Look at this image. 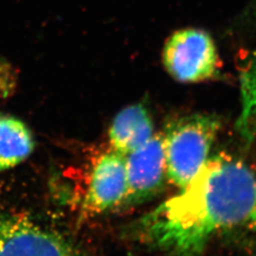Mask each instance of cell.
I'll return each instance as SVG.
<instances>
[{
  "label": "cell",
  "mask_w": 256,
  "mask_h": 256,
  "mask_svg": "<svg viewBox=\"0 0 256 256\" xmlns=\"http://www.w3.org/2000/svg\"><path fill=\"white\" fill-rule=\"evenodd\" d=\"M126 162L128 192L122 205L146 202L162 190L167 178L162 136L154 135L126 156Z\"/></svg>",
  "instance_id": "obj_6"
},
{
  "label": "cell",
  "mask_w": 256,
  "mask_h": 256,
  "mask_svg": "<svg viewBox=\"0 0 256 256\" xmlns=\"http://www.w3.org/2000/svg\"><path fill=\"white\" fill-rule=\"evenodd\" d=\"M162 59L168 74L182 82L212 78L220 68L214 39L198 28H183L173 34L165 43Z\"/></svg>",
  "instance_id": "obj_3"
},
{
  "label": "cell",
  "mask_w": 256,
  "mask_h": 256,
  "mask_svg": "<svg viewBox=\"0 0 256 256\" xmlns=\"http://www.w3.org/2000/svg\"><path fill=\"white\" fill-rule=\"evenodd\" d=\"M220 122L209 114H192L172 120L162 136L167 178L182 188L209 160Z\"/></svg>",
  "instance_id": "obj_2"
},
{
  "label": "cell",
  "mask_w": 256,
  "mask_h": 256,
  "mask_svg": "<svg viewBox=\"0 0 256 256\" xmlns=\"http://www.w3.org/2000/svg\"><path fill=\"white\" fill-rule=\"evenodd\" d=\"M0 256H88L63 234L27 216L0 212Z\"/></svg>",
  "instance_id": "obj_4"
},
{
  "label": "cell",
  "mask_w": 256,
  "mask_h": 256,
  "mask_svg": "<svg viewBox=\"0 0 256 256\" xmlns=\"http://www.w3.org/2000/svg\"><path fill=\"white\" fill-rule=\"evenodd\" d=\"M126 192V156L110 150L102 154L92 168L82 200V214L93 216L122 205Z\"/></svg>",
  "instance_id": "obj_5"
},
{
  "label": "cell",
  "mask_w": 256,
  "mask_h": 256,
  "mask_svg": "<svg viewBox=\"0 0 256 256\" xmlns=\"http://www.w3.org/2000/svg\"><path fill=\"white\" fill-rule=\"evenodd\" d=\"M180 189L130 232L170 256H196L216 234L247 220L256 202V176L242 162L220 155Z\"/></svg>",
  "instance_id": "obj_1"
},
{
  "label": "cell",
  "mask_w": 256,
  "mask_h": 256,
  "mask_svg": "<svg viewBox=\"0 0 256 256\" xmlns=\"http://www.w3.org/2000/svg\"><path fill=\"white\" fill-rule=\"evenodd\" d=\"M241 94L243 110L239 120V128L247 132L250 120L256 119V58L241 75Z\"/></svg>",
  "instance_id": "obj_9"
},
{
  "label": "cell",
  "mask_w": 256,
  "mask_h": 256,
  "mask_svg": "<svg viewBox=\"0 0 256 256\" xmlns=\"http://www.w3.org/2000/svg\"></svg>",
  "instance_id": "obj_11"
},
{
  "label": "cell",
  "mask_w": 256,
  "mask_h": 256,
  "mask_svg": "<svg viewBox=\"0 0 256 256\" xmlns=\"http://www.w3.org/2000/svg\"><path fill=\"white\" fill-rule=\"evenodd\" d=\"M34 148L32 132L22 120L0 115V171L8 170L24 162Z\"/></svg>",
  "instance_id": "obj_8"
},
{
  "label": "cell",
  "mask_w": 256,
  "mask_h": 256,
  "mask_svg": "<svg viewBox=\"0 0 256 256\" xmlns=\"http://www.w3.org/2000/svg\"><path fill=\"white\" fill-rule=\"evenodd\" d=\"M108 136L111 150L126 156L142 146L154 136L146 108L138 104L120 111L111 122Z\"/></svg>",
  "instance_id": "obj_7"
},
{
  "label": "cell",
  "mask_w": 256,
  "mask_h": 256,
  "mask_svg": "<svg viewBox=\"0 0 256 256\" xmlns=\"http://www.w3.org/2000/svg\"><path fill=\"white\" fill-rule=\"evenodd\" d=\"M245 222H247L248 224V227L250 229L256 230V198L252 210L250 212V214L248 216L247 220Z\"/></svg>",
  "instance_id": "obj_10"
}]
</instances>
